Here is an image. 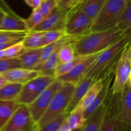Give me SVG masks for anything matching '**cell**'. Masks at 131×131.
<instances>
[{
  "mask_svg": "<svg viewBox=\"0 0 131 131\" xmlns=\"http://www.w3.org/2000/svg\"><path fill=\"white\" fill-rule=\"evenodd\" d=\"M128 37L116 27L107 30L90 32L74 40L76 56H86L100 53L115 43Z\"/></svg>",
  "mask_w": 131,
  "mask_h": 131,
  "instance_id": "obj_1",
  "label": "cell"
},
{
  "mask_svg": "<svg viewBox=\"0 0 131 131\" xmlns=\"http://www.w3.org/2000/svg\"><path fill=\"white\" fill-rule=\"evenodd\" d=\"M129 43L130 38L125 37L100 52L84 77L92 78L94 82L102 78L105 70H107L114 65L116 59L118 58L122 51Z\"/></svg>",
  "mask_w": 131,
  "mask_h": 131,
  "instance_id": "obj_2",
  "label": "cell"
},
{
  "mask_svg": "<svg viewBox=\"0 0 131 131\" xmlns=\"http://www.w3.org/2000/svg\"><path fill=\"white\" fill-rule=\"evenodd\" d=\"M129 1H131L107 0L93 20L90 32L115 28Z\"/></svg>",
  "mask_w": 131,
  "mask_h": 131,
  "instance_id": "obj_3",
  "label": "cell"
},
{
  "mask_svg": "<svg viewBox=\"0 0 131 131\" xmlns=\"http://www.w3.org/2000/svg\"><path fill=\"white\" fill-rule=\"evenodd\" d=\"M111 90L105 101L106 107L114 118L131 125V79L122 93L111 95Z\"/></svg>",
  "mask_w": 131,
  "mask_h": 131,
  "instance_id": "obj_4",
  "label": "cell"
},
{
  "mask_svg": "<svg viewBox=\"0 0 131 131\" xmlns=\"http://www.w3.org/2000/svg\"><path fill=\"white\" fill-rule=\"evenodd\" d=\"M75 87L73 84H63L54 95L46 111L37 122L38 128L65 112Z\"/></svg>",
  "mask_w": 131,
  "mask_h": 131,
  "instance_id": "obj_5",
  "label": "cell"
},
{
  "mask_svg": "<svg viewBox=\"0 0 131 131\" xmlns=\"http://www.w3.org/2000/svg\"><path fill=\"white\" fill-rule=\"evenodd\" d=\"M93 20L77 7L69 9L63 26L67 37L78 38L90 32Z\"/></svg>",
  "mask_w": 131,
  "mask_h": 131,
  "instance_id": "obj_6",
  "label": "cell"
},
{
  "mask_svg": "<svg viewBox=\"0 0 131 131\" xmlns=\"http://www.w3.org/2000/svg\"><path fill=\"white\" fill-rule=\"evenodd\" d=\"M115 80L111 88V94L122 93L131 79V46L129 43L123 49L116 63Z\"/></svg>",
  "mask_w": 131,
  "mask_h": 131,
  "instance_id": "obj_7",
  "label": "cell"
},
{
  "mask_svg": "<svg viewBox=\"0 0 131 131\" xmlns=\"http://www.w3.org/2000/svg\"><path fill=\"white\" fill-rule=\"evenodd\" d=\"M56 80L54 75H40L23 84L15 102L19 105L28 106L52 82Z\"/></svg>",
  "mask_w": 131,
  "mask_h": 131,
  "instance_id": "obj_8",
  "label": "cell"
},
{
  "mask_svg": "<svg viewBox=\"0 0 131 131\" xmlns=\"http://www.w3.org/2000/svg\"><path fill=\"white\" fill-rule=\"evenodd\" d=\"M38 129L27 106L19 105L0 131H37Z\"/></svg>",
  "mask_w": 131,
  "mask_h": 131,
  "instance_id": "obj_9",
  "label": "cell"
},
{
  "mask_svg": "<svg viewBox=\"0 0 131 131\" xmlns=\"http://www.w3.org/2000/svg\"><path fill=\"white\" fill-rule=\"evenodd\" d=\"M63 85L61 82L55 80L48 86L33 102L27 106L32 118L37 124L48 107L51 100Z\"/></svg>",
  "mask_w": 131,
  "mask_h": 131,
  "instance_id": "obj_10",
  "label": "cell"
},
{
  "mask_svg": "<svg viewBox=\"0 0 131 131\" xmlns=\"http://www.w3.org/2000/svg\"><path fill=\"white\" fill-rule=\"evenodd\" d=\"M99 54L85 56L69 72L56 78V80L61 82L63 84H70L76 86L85 76Z\"/></svg>",
  "mask_w": 131,
  "mask_h": 131,
  "instance_id": "obj_11",
  "label": "cell"
},
{
  "mask_svg": "<svg viewBox=\"0 0 131 131\" xmlns=\"http://www.w3.org/2000/svg\"><path fill=\"white\" fill-rule=\"evenodd\" d=\"M67 10H64L56 6L52 11L43 18L41 23L32 31H47L63 29Z\"/></svg>",
  "mask_w": 131,
  "mask_h": 131,
  "instance_id": "obj_12",
  "label": "cell"
},
{
  "mask_svg": "<svg viewBox=\"0 0 131 131\" xmlns=\"http://www.w3.org/2000/svg\"><path fill=\"white\" fill-rule=\"evenodd\" d=\"M8 83L24 84L31 79L40 75V73L35 70L16 68L0 74Z\"/></svg>",
  "mask_w": 131,
  "mask_h": 131,
  "instance_id": "obj_13",
  "label": "cell"
},
{
  "mask_svg": "<svg viewBox=\"0 0 131 131\" xmlns=\"http://www.w3.org/2000/svg\"><path fill=\"white\" fill-rule=\"evenodd\" d=\"M94 83V80L92 78H86V77H84L75 87V89H74V93H73L72 96V98L70 99V102H69V105H68L66 109V111H65V113L67 115H69L78 104H79V102L81 101V100L82 99V98L83 97V96L84 95V94L86 93V92H87V90H88V88L91 86L93 83Z\"/></svg>",
  "mask_w": 131,
  "mask_h": 131,
  "instance_id": "obj_14",
  "label": "cell"
},
{
  "mask_svg": "<svg viewBox=\"0 0 131 131\" xmlns=\"http://www.w3.org/2000/svg\"><path fill=\"white\" fill-rule=\"evenodd\" d=\"M0 30L14 32H28L24 19L16 15L8 14L0 23Z\"/></svg>",
  "mask_w": 131,
  "mask_h": 131,
  "instance_id": "obj_15",
  "label": "cell"
},
{
  "mask_svg": "<svg viewBox=\"0 0 131 131\" xmlns=\"http://www.w3.org/2000/svg\"><path fill=\"white\" fill-rule=\"evenodd\" d=\"M106 111L105 102L95 110L85 120L83 131H99Z\"/></svg>",
  "mask_w": 131,
  "mask_h": 131,
  "instance_id": "obj_16",
  "label": "cell"
},
{
  "mask_svg": "<svg viewBox=\"0 0 131 131\" xmlns=\"http://www.w3.org/2000/svg\"><path fill=\"white\" fill-rule=\"evenodd\" d=\"M42 48L37 49L24 50V52L17 57L20 64V68L28 70H33L39 61Z\"/></svg>",
  "mask_w": 131,
  "mask_h": 131,
  "instance_id": "obj_17",
  "label": "cell"
},
{
  "mask_svg": "<svg viewBox=\"0 0 131 131\" xmlns=\"http://www.w3.org/2000/svg\"><path fill=\"white\" fill-rule=\"evenodd\" d=\"M99 131H131V125H128L116 120L106 107L104 116Z\"/></svg>",
  "mask_w": 131,
  "mask_h": 131,
  "instance_id": "obj_18",
  "label": "cell"
},
{
  "mask_svg": "<svg viewBox=\"0 0 131 131\" xmlns=\"http://www.w3.org/2000/svg\"><path fill=\"white\" fill-rule=\"evenodd\" d=\"M107 1V0H84L75 7L80 9L90 19L93 20Z\"/></svg>",
  "mask_w": 131,
  "mask_h": 131,
  "instance_id": "obj_19",
  "label": "cell"
},
{
  "mask_svg": "<svg viewBox=\"0 0 131 131\" xmlns=\"http://www.w3.org/2000/svg\"><path fill=\"white\" fill-rule=\"evenodd\" d=\"M102 83H103V78L102 77L100 78L99 79L96 80L91 85V86L88 88V90L86 92V93L83 96V97L81 100L78 106L81 107L84 111L86 109L88 108L92 104V102L94 101V100L97 97V95L99 93L100 90L102 88Z\"/></svg>",
  "mask_w": 131,
  "mask_h": 131,
  "instance_id": "obj_20",
  "label": "cell"
},
{
  "mask_svg": "<svg viewBox=\"0 0 131 131\" xmlns=\"http://www.w3.org/2000/svg\"><path fill=\"white\" fill-rule=\"evenodd\" d=\"M44 32L29 31L21 40L24 50L37 49L42 48Z\"/></svg>",
  "mask_w": 131,
  "mask_h": 131,
  "instance_id": "obj_21",
  "label": "cell"
},
{
  "mask_svg": "<svg viewBox=\"0 0 131 131\" xmlns=\"http://www.w3.org/2000/svg\"><path fill=\"white\" fill-rule=\"evenodd\" d=\"M65 120L70 131H74L83 127L85 122L84 110L79 106H77L67 115Z\"/></svg>",
  "mask_w": 131,
  "mask_h": 131,
  "instance_id": "obj_22",
  "label": "cell"
},
{
  "mask_svg": "<svg viewBox=\"0 0 131 131\" xmlns=\"http://www.w3.org/2000/svg\"><path fill=\"white\" fill-rule=\"evenodd\" d=\"M21 87L22 84L8 83L0 88V101H15Z\"/></svg>",
  "mask_w": 131,
  "mask_h": 131,
  "instance_id": "obj_23",
  "label": "cell"
},
{
  "mask_svg": "<svg viewBox=\"0 0 131 131\" xmlns=\"http://www.w3.org/2000/svg\"><path fill=\"white\" fill-rule=\"evenodd\" d=\"M75 40L72 39L60 47L58 54V63L69 62L76 57L75 47H74Z\"/></svg>",
  "mask_w": 131,
  "mask_h": 131,
  "instance_id": "obj_24",
  "label": "cell"
},
{
  "mask_svg": "<svg viewBox=\"0 0 131 131\" xmlns=\"http://www.w3.org/2000/svg\"><path fill=\"white\" fill-rule=\"evenodd\" d=\"M19 104L15 101H0V129L4 126Z\"/></svg>",
  "mask_w": 131,
  "mask_h": 131,
  "instance_id": "obj_25",
  "label": "cell"
},
{
  "mask_svg": "<svg viewBox=\"0 0 131 131\" xmlns=\"http://www.w3.org/2000/svg\"><path fill=\"white\" fill-rule=\"evenodd\" d=\"M116 28L125 32L128 37H130L131 29V1L128 3L125 10L122 14Z\"/></svg>",
  "mask_w": 131,
  "mask_h": 131,
  "instance_id": "obj_26",
  "label": "cell"
},
{
  "mask_svg": "<svg viewBox=\"0 0 131 131\" xmlns=\"http://www.w3.org/2000/svg\"><path fill=\"white\" fill-rule=\"evenodd\" d=\"M65 37L67 36L65 35L63 29L45 31L43 33L42 48L51 43H54Z\"/></svg>",
  "mask_w": 131,
  "mask_h": 131,
  "instance_id": "obj_27",
  "label": "cell"
},
{
  "mask_svg": "<svg viewBox=\"0 0 131 131\" xmlns=\"http://www.w3.org/2000/svg\"><path fill=\"white\" fill-rule=\"evenodd\" d=\"M85 56H76V57L72 61L63 63H58L54 71V77L57 78L69 72L78 63L81 61Z\"/></svg>",
  "mask_w": 131,
  "mask_h": 131,
  "instance_id": "obj_28",
  "label": "cell"
},
{
  "mask_svg": "<svg viewBox=\"0 0 131 131\" xmlns=\"http://www.w3.org/2000/svg\"><path fill=\"white\" fill-rule=\"evenodd\" d=\"M67 115L65 112L51 120L43 126L38 128L37 131H57L58 129L66 119Z\"/></svg>",
  "mask_w": 131,
  "mask_h": 131,
  "instance_id": "obj_29",
  "label": "cell"
},
{
  "mask_svg": "<svg viewBox=\"0 0 131 131\" xmlns=\"http://www.w3.org/2000/svg\"><path fill=\"white\" fill-rule=\"evenodd\" d=\"M43 17L38 8L33 9L32 13L29 17L24 19L26 26L28 31H32L36 26L38 25L43 20Z\"/></svg>",
  "mask_w": 131,
  "mask_h": 131,
  "instance_id": "obj_30",
  "label": "cell"
},
{
  "mask_svg": "<svg viewBox=\"0 0 131 131\" xmlns=\"http://www.w3.org/2000/svg\"><path fill=\"white\" fill-rule=\"evenodd\" d=\"M24 51L21 41L4 50V59L15 58L20 56Z\"/></svg>",
  "mask_w": 131,
  "mask_h": 131,
  "instance_id": "obj_31",
  "label": "cell"
},
{
  "mask_svg": "<svg viewBox=\"0 0 131 131\" xmlns=\"http://www.w3.org/2000/svg\"><path fill=\"white\" fill-rule=\"evenodd\" d=\"M16 68H20V62L17 58L0 60V74Z\"/></svg>",
  "mask_w": 131,
  "mask_h": 131,
  "instance_id": "obj_32",
  "label": "cell"
},
{
  "mask_svg": "<svg viewBox=\"0 0 131 131\" xmlns=\"http://www.w3.org/2000/svg\"><path fill=\"white\" fill-rule=\"evenodd\" d=\"M56 6H57L56 0H44L42 1L38 9L42 14L43 18H45L52 11V10Z\"/></svg>",
  "mask_w": 131,
  "mask_h": 131,
  "instance_id": "obj_33",
  "label": "cell"
},
{
  "mask_svg": "<svg viewBox=\"0 0 131 131\" xmlns=\"http://www.w3.org/2000/svg\"><path fill=\"white\" fill-rule=\"evenodd\" d=\"M71 0H56L57 6L60 8L64 10H68L70 6Z\"/></svg>",
  "mask_w": 131,
  "mask_h": 131,
  "instance_id": "obj_34",
  "label": "cell"
},
{
  "mask_svg": "<svg viewBox=\"0 0 131 131\" xmlns=\"http://www.w3.org/2000/svg\"><path fill=\"white\" fill-rule=\"evenodd\" d=\"M19 42H16V41H12V42H5V43H0V51H3V50H5L6 49H7L8 47H10V46H13L15 43H17Z\"/></svg>",
  "mask_w": 131,
  "mask_h": 131,
  "instance_id": "obj_35",
  "label": "cell"
},
{
  "mask_svg": "<svg viewBox=\"0 0 131 131\" xmlns=\"http://www.w3.org/2000/svg\"><path fill=\"white\" fill-rule=\"evenodd\" d=\"M57 131H70L69 127H68L67 124L66 120H65V121L62 123V124L60 125V127L58 129Z\"/></svg>",
  "mask_w": 131,
  "mask_h": 131,
  "instance_id": "obj_36",
  "label": "cell"
},
{
  "mask_svg": "<svg viewBox=\"0 0 131 131\" xmlns=\"http://www.w3.org/2000/svg\"><path fill=\"white\" fill-rule=\"evenodd\" d=\"M84 1V0H71V2H70V6H69V9L78 6V5H79V4H81Z\"/></svg>",
  "mask_w": 131,
  "mask_h": 131,
  "instance_id": "obj_37",
  "label": "cell"
},
{
  "mask_svg": "<svg viewBox=\"0 0 131 131\" xmlns=\"http://www.w3.org/2000/svg\"><path fill=\"white\" fill-rule=\"evenodd\" d=\"M42 3V0H32L31 7L33 9L38 8Z\"/></svg>",
  "mask_w": 131,
  "mask_h": 131,
  "instance_id": "obj_38",
  "label": "cell"
},
{
  "mask_svg": "<svg viewBox=\"0 0 131 131\" xmlns=\"http://www.w3.org/2000/svg\"><path fill=\"white\" fill-rule=\"evenodd\" d=\"M8 13V12H6V10H5L4 9L0 8V23L2 21L3 19H4V17H5Z\"/></svg>",
  "mask_w": 131,
  "mask_h": 131,
  "instance_id": "obj_39",
  "label": "cell"
},
{
  "mask_svg": "<svg viewBox=\"0 0 131 131\" xmlns=\"http://www.w3.org/2000/svg\"><path fill=\"white\" fill-rule=\"evenodd\" d=\"M8 83L7 82V81H6V79H5V78H4L0 74V88L6 85V84H8Z\"/></svg>",
  "mask_w": 131,
  "mask_h": 131,
  "instance_id": "obj_40",
  "label": "cell"
},
{
  "mask_svg": "<svg viewBox=\"0 0 131 131\" xmlns=\"http://www.w3.org/2000/svg\"><path fill=\"white\" fill-rule=\"evenodd\" d=\"M24 1H25V2L26 3L27 5H28L29 6H31V7L32 0H24Z\"/></svg>",
  "mask_w": 131,
  "mask_h": 131,
  "instance_id": "obj_41",
  "label": "cell"
},
{
  "mask_svg": "<svg viewBox=\"0 0 131 131\" xmlns=\"http://www.w3.org/2000/svg\"><path fill=\"white\" fill-rule=\"evenodd\" d=\"M1 59H4V50L0 51V60Z\"/></svg>",
  "mask_w": 131,
  "mask_h": 131,
  "instance_id": "obj_42",
  "label": "cell"
},
{
  "mask_svg": "<svg viewBox=\"0 0 131 131\" xmlns=\"http://www.w3.org/2000/svg\"><path fill=\"white\" fill-rule=\"evenodd\" d=\"M74 131H83V127L80 128V129H76V130H74Z\"/></svg>",
  "mask_w": 131,
  "mask_h": 131,
  "instance_id": "obj_43",
  "label": "cell"
},
{
  "mask_svg": "<svg viewBox=\"0 0 131 131\" xmlns=\"http://www.w3.org/2000/svg\"><path fill=\"white\" fill-rule=\"evenodd\" d=\"M126 1H131V0H126Z\"/></svg>",
  "mask_w": 131,
  "mask_h": 131,
  "instance_id": "obj_44",
  "label": "cell"
},
{
  "mask_svg": "<svg viewBox=\"0 0 131 131\" xmlns=\"http://www.w3.org/2000/svg\"><path fill=\"white\" fill-rule=\"evenodd\" d=\"M44 1V0H42V1Z\"/></svg>",
  "mask_w": 131,
  "mask_h": 131,
  "instance_id": "obj_45",
  "label": "cell"
},
{
  "mask_svg": "<svg viewBox=\"0 0 131 131\" xmlns=\"http://www.w3.org/2000/svg\"><path fill=\"white\" fill-rule=\"evenodd\" d=\"M0 31H1V30H0Z\"/></svg>",
  "mask_w": 131,
  "mask_h": 131,
  "instance_id": "obj_46",
  "label": "cell"
}]
</instances>
